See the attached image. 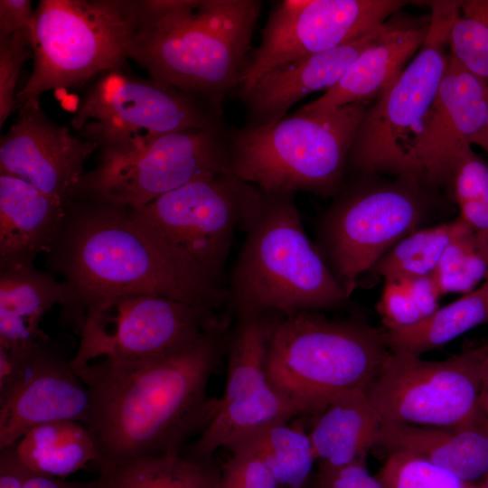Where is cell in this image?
<instances>
[{
    "label": "cell",
    "mask_w": 488,
    "mask_h": 488,
    "mask_svg": "<svg viewBox=\"0 0 488 488\" xmlns=\"http://www.w3.org/2000/svg\"><path fill=\"white\" fill-rule=\"evenodd\" d=\"M70 420L49 422L27 431L15 451L33 473L63 478L89 463H99L93 438L86 425Z\"/></svg>",
    "instance_id": "484cf974"
},
{
    "label": "cell",
    "mask_w": 488,
    "mask_h": 488,
    "mask_svg": "<svg viewBox=\"0 0 488 488\" xmlns=\"http://www.w3.org/2000/svg\"><path fill=\"white\" fill-rule=\"evenodd\" d=\"M309 488H386L366 467V462L328 467L318 465Z\"/></svg>",
    "instance_id": "74e56055"
},
{
    "label": "cell",
    "mask_w": 488,
    "mask_h": 488,
    "mask_svg": "<svg viewBox=\"0 0 488 488\" xmlns=\"http://www.w3.org/2000/svg\"><path fill=\"white\" fill-rule=\"evenodd\" d=\"M28 470L19 459L14 444L0 450V488H24Z\"/></svg>",
    "instance_id": "ab89813d"
},
{
    "label": "cell",
    "mask_w": 488,
    "mask_h": 488,
    "mask_svg": "<svg viewBox=\"0 0 488 488\" xmlns=\"http://www.w3.org/2000/svg\"><path fill=\"white\" fill-rule=\"evenodd\" d=\"M24 488H97L96 480L90 482H69L30 471Z\"/></svg>",
    "instance_id": "b9f144b4"
},
{
    "label": "cell",
    "mask_w": 488,
    "mask_h": 488,
    "mask_svg": "<svg viewBox=\"0 0 488 488\" xmlns=\"http://www.w3.org/2000/svg\"><path fill=\"white\" fill-rule=\"evenodd\" d=\"M484 282L486 283V286H487L486 300H487V305H488V274L486 276Z\"/></svg>",
    "instance_id": "7dc6e473"
},
{
    "label": "cell",
    "mask_w": 488,
    "mask_h": 488,
    "mask_svg": "<svg viewBox=\"0 0 488 488\" xmlns=\"http://www.w3.org/2000/svg\"><path fill=\"white\" fill-rule=\"evenodd\" d=\"M221 112L195 95L114 70L89 89L70 124L100 153L121 152L164 134L220 127Z\"/></svg>",
    "instance_id": "7c38bea8"
},
{
    "label": "cell",
    "mask_w": 488,
    "mask_h": 488,
    "mask_svg": "<svg viewBox=\"0 0 488 488\" xmlns=\"http://www.w3.org/2000/svg\"><path fill=\"white\" fill-rule=\"evenodd\" d=\"M448 49L462 66L488 82V0H459Z\"/></svg>",
    "instance_id": "d6a6232c"
},
{
    "label": "cell",
    "mask_w": 488,
    "mask_h": 488,
    "mask_svg": "<svg viewBox=\"0 0 488 488\" xmlns=\"http://www.w3.org/2000/svg\"><path fill=\"white\" fill-rule=\"evenodd\" d=\"M268 329V315H237L227 347L224 392L216 399L208 425L188 445L184 456L211 461L219 448L230 450L273 425L314 414L309 406L288 398L269 382L266 371Z\"/></svg>",
    "instance_id": "5bb4252c"
},
{
    "label": "cell",
    "mask_w": 488,
    "mask_h": 488,
    "mask_svg": "<svg viewBox=\"0 0 488 488\" xmlns=\"http://www.w3.org/2000/svg\"><path fill=\"white\" fill-rule=\"evenodd\" d=\"M378 309L387 330L407 327L423 319L406 279L385 282Z\"/></svg>",
    "instance_id": "8d00e7d4"
},
{
    "label": "cell",
    "mask_w": 488,
    "mask_h": 488,
    "mask_svg": "<svg viewBox=\"0 0 488 488\" xmlns=\"http://www.w3.org/2000/svg\"><path fill=\"white\" fill-rule=\"evenodd\" d=\"M34 14L29 0L0 1V39L30 29L33 32Z\"/></svg>",
    "instance_id": "f35d334b"
},
{
    "label": "cell",
    "mask_w": 488,
    "mask_h": 488,
    "mask_svg": "<svg viewBox=\"0 0 488 488\" xmlns=\"http://www.w3.org/2000/svg\"><path fill=\"white\" fill-rule=\"evenodd\" d=\"M479 412L488 423V389H482L479 398Z\"/></svg>",
    "instance_id": "ee69618b"
},
{
    "label": "cell",
    "mask_w": 488,
    "mask_h": 488,
    "mask_svg": "<svg viewBox=\"0 0 488 488\" xmlns=\"http://www.w3.org/2000/svg\"><path fill=\"white\" fill-rule=\"evenodd\" d=\"M465 226L456 217L451 221L418 229L389 249L372 269L385 282L430 276L446 247Z\"/></svg>",
    "instance_id": "f1b7e54d"
},
{
    "label": "cell",
    "mask_w": 488,
    "mask_h": 488,
    "mask_svg": "<svg viewBox=\"0 0 488 488\" xmlns=\"http://www.w3.org/2000/svg\"><path fill=\"white\" fill-rule=\"evenodd\" d=\"M228 173H232L230 138L222 126L191 128L121 152L100 153L97 167L84 174L73 196L136 210L192 181Z\"/></svg>",
    "instance_id": "30bf717a"
},
{
    "label": "cell",
    "mask_w": 488,
    "mask_h": 488,
    "mask_svg": "<svg viewBox=\"0 0 488 488\" xmlns=\"http://www.w3.org/2000/svg\"><path fill=\"white\" fill-rule=\"evenodd\" d=\"M482 389H488V367L483 377Z\"/></svg>",
    "instance_id": "f6af8a7d"
},
{
    "label": "cell",
    "mask_w": 488,
    "mask_h": 488,
    "mask_svg": "<svg viewBox=\"0 0 488 488\" xmlns=\"http://www.w3.org/2000/svg\"><path fill=\"white\" fill-rule=\"evenodd\" d=\"M377 445L425 458L468 482L488 474V423L481 415L461 427L383 423Z\"/></svg>",
    "instance_id": "cb8c5ba5"
},
{
    "label": "cell",
    "mask_w": 488,
    "mask_h": 488,
    "mask_svg": "<svg viewBox=\"0 0 488 488\" xmlns=\"http://www.w3.org/2000/svg\"><path fill=\"white\" fill-rule=\"evenodd\" d=\"M400 0H283L271 10L239 84L246 92L266 72L357 40L406 5Z\"/></svg>",
    "instance_id": "2e32d148"
},
{
    "label": "cell",
    "mask_w": 488,
    "mask_h": 488,
    "mask_svg": "<svg viewBox=\"0 0 488 488\" xmlns=\"http://www.w3.org/2000/svg\"><path fill=\"white\" fill-rule=\"evenodd\" d=\"M218 321L213 312L145 293L94 300L85 306L78 350L80 367L96 359L135 361L180 351Z\"/></svg>",
    "instance_id": "9a60e30c"
},
{
    "label": "cell",
    "mask_w": 488,
    "mask_h": 488,
    "mask_svg": "<svg viewBox=\"0 0 488 488\" xmlns=\"http://www.w3.org/2000/svg\"><path fill=\"white\" fill-rule=\"evenodd\" d=\"M384 23L346 44L275 68L244 93L248 125H263L286 116L307 95L333 87L356 57L382 31Z\"/></svg>",
    "instance_id": "44dd1931"
},
{
    "label": "cell",
    "mask_w": 488,
    "mask_h": 488,
    "mask_svg": "<svg viewBox=\"0 0 488 488\" xmlns=\"http://www.w3.org/2000/svg\"><path fill=\"white\" fill-rule=\"evenodd\" d=\"M70 360L49 337L33 346L23 380L0 402V450L42 424L70 420L88 425L89 392Z\"/></svg>",
    "instance_id": "d6986e66"
},
{
    "label": "cell",
    "mask_w": 488,
    "mask_h": 488,
    "mask_svg": "<svg viewBox=\"0 0 488 488\" xmlns=\"http://www.w3.org/2000/svg\"><path fill=\"white\" fill-rule=\"evenodd\" d=\"M434 191L412 174L365 182L343 192L324 212L316 247L348 297L389 249L423 228Z\"/></svg>",
    "instance_id": "9c48e42d"
},
{
    "label": "cell",
    "mask_w": 488,
    "mask_h": 488,
    "mask_svg": "<svg viewBox=\"0 0 488 488\" xmlns=\"http://www.w3.org/2000/svg\"><path fill=\"white\" fill-rule=\"evenodd\" d=\"M316 415L308 434L318 465L366 462L367 453L378 443L382 423L365 390L343 393Z\"/></svg>",
    "instance_id": "d4e9b609"
},
{
    "label": "cell",
    "mask_w": 488,
    "mask_h": 488,
    "mask_svg": "<svg viewBox=\"0 0 488 488\" xmlns=\"http://www.w3.org/2000/svg\"><path fill=\"white\" fill-rule=\"evenodd\" d=\"M474 145L480 146L488 155V114L484 127L479 136L474 140Z\"/></svg>",
    "instance_id": "7bdbcfd3"
},
{
    "label": "cell",
    "mask_w": 488,
    "mask_h": 488,
    "mask_svg": "<svg viewBox=\"0 0 488 488\" xmlns=\"http://www.w3.org/2000/svg\"><path fill=\"white\" fill-rule=\"evenodd\" d=\"M33 54V31L19 30L0 39V126L16 108L15 88L25 61Z\"/></svg>",
    "instance_id": "e575fe53"
},
{
    "label": "cell",
    "mask_w": 488,
    "mask_h": 488,
    "mask_svg": "<svg viewBox=\"0 0 488 488\" xmlns=\"http://www.w3.org/2000/svg\"><path fill=\"white\" fill-rule=\"evenodd\" d=\"M307 488H309V486Z\"/></svg>",
    "instance_id": "c3c4849f"
},
{
    "label": "cell",
    "mask_w": 488,
    "mask_h": 488,
    "mask_svg": "<svg viewBox=\"0 0 488 488\" xmlns=\"http://www.w3.org/2000/svg\"><path fill=\"white\" fill-rule=\"evenodd\" d=\"M488 274V247L467 227L452 239L432 274L441 295L468 294Z\"/></svg>",
    "instance_id": "1f68e13d"
},
{
    "label": "cell",
    "mask_w": 488,
    "mask_h": 488,
    "mask_svg": "<svg viewBox=\"0 0 488 488\" xmlns=\"http://www.w3.org/2000/svg\"><path fill=\"white\" fill-rule=\"evenodd\" d=\"M488 338L444 361L389 351L368 389L381 423L461 427L479 418Z\"/></svg>",
    "instance_id": "8fae6325"
},
{
    "label": "cell",
    "mask_w": 488,
    "mask_h": 488,
    "mask_svg": "<svg viewBox=\"0 0 488 488\" xmlns=\"http://www.w3.org/2000/svg\"><path fill=\"white\" fill-rule=\"evenodd\" d=\"M249 440L280 488L308 487L316 458L309 434L301 426L276 424Z\"/></svg>",
    "instance_id": "f546056e"
},
{
    "label": "cell",
    "mask_w": 488,
    "mask_h": 488,
    "mask_svg": "<svg viewBox=\"0 0 488 488\" xmlns=\"http://www.w3.org/2000/svg\"><path fill=\"white\" fill-rule=\"evenodd\" d=\"M376 477L386 488H479V483L403 451L389 452Z\"/></svg>",
    "instance_id": "836d02e7"
},
{
    "label": "cell",
    "mask_w": 488,
    "mask_h": 488,
    "mask_svg": "<svg viewBox=\"0 0 488 488\" xmlns=\"http://www.w3.org/2000/svg\"><path fill=\"white\" fill-rule=\"evenodd\" d=\"M479 488H488V474L485 476L483 482L479 483Z\"/></svg>",
    "instance_id": "bcb514c9"
},
{
    "label": "cell",
    "mask_w": 488,
    "mask_h": 488,
    "mask_svg": "<svg viewBox=\"0 0 488 488\" xmlns=\"http://www.w3.org/2000/svg\"><path fill=\"white\" fill-rule=\"evenodd\" d=\"M97 488H219L213 461L162 455L98 465Z\"/></svg>",
    "instance_id": "4316f807"
},
{
    "label": "cell",
    "mask_w": 488,
    "mask_h": 488,
    "mask_svg": "<svg viewBox=\"0 0 488 488\" xmlns=\"http://www.w3.org/2000/svg\"><path fill=\"white\" fill-rule=\"evenodd\" d=\"M142 1L42 0L34 14L33 69L16 108L51 89L119 70L141 26Z\"/></svg>",
    "instance_id": "52a82bcc"
},
{
    "label": "cell",
    "mask_w": 488,
    "mask_h": 488,
    "mask_svg": "<svg viewBox=\"0 0 488 488\" xmlns=\"http://www.w3.org/2000/svg\"><path fill=\"white\" fill-rule=\"evenodd\" d=\"M230 452L221 468L219 488H280L251 441L238 445Z\"/></svg>",
    "instance_id": "d590c367"
},
{
    "label": "cell",
    "mask_w": 488,
    "mask_h": 488,
    "mask_svg": "<svg viewBox=\"0 0 488 488\" xmlns=\"http://www.w3.org/2000/svg\"><path fill=\"white\" fill-rule=\"evenodd\" d=\"M429 24L430 14L411 16L400 11L396 13L384 23L380 33L356 57L340 80L297 112L319 114L375 99L420 50Z\"/></svg>",
    "instance_id": "ffe728a7"
},
{
    "label": "cell",
    "mask_w": 488,
    "mask_h": 488,
    "mask_svg": "<svg viewBox=\"0 0 488 488\" xmlns=\"http://www.w3.org/2000/svg\"><path fill=\"white\" fill-rule=\"evenodd\" d=\"M66 215V203L14 176L0 174V270L34 266L48 253Z\"/></svg>",
    "instance_id": "603a6c76"
},
{
    "label": "cell",
    "mask_w": 488,
    "mask_h": 488,
    "mask_svg": "<svg viewBox=\"0 0 488 488\" xmlns=\"http://www.w3.org/2000/svg\"><path fill=\"white\" fill-rule=\"evenodd\" d=\"M230 331L216 321L192 343L152 359L103 358L74 368L90 396L88 429L99 463L181 455L208 425L217 399L209 380L228 347Z\"/></svg>",
    "instance_id": "6da1fadb"
},
{
    "label": "cell",
    "mask_w": 488,
    "mask_h": 488,
    "mask_svg": "<svg viewBox=\"0 0 488 488\" xmlns=\"http://www.w3.org/2000/svg\"><path fill=\"white\" fill-rule=\"evenodd\" d=\"M448 193L458 207V217L488 247V162L472 147L456 160Z\"/></svg>",
    "instance_id": "4dcf8cb0"
},
{
    "label": "cell",
    "mask_w": 488,
    "mask_h": 488,
    "mask_svg": "<svg viewBox=\"0 0 488 488\" xmlns=\"http://www.w3.org/2000/svg\"><path fill=\"white\" fill-rule=\"evenodd\" d=\"M294 194L261 191L241 225L246 236L227 284L236 315L319 312L349 298L306 235Z\"/></svg>",
    "instance_id": "277c9868"
},
{
    "label": "cell",
    "mask_w": 488,
    "mask_h": 488,
    "mask_svg": "<svg viewBox=\"0 0 488 488\" xmlns=\"http://www.w3.org/2000/svg\"><path fill=\"white\" fill-rule=\"evenodd\" d=\"M260 193L232 173L211 174L128 211L137 224L224 281L236 228L241 227Z\"/></svg>",
    "instance_id": "4fadbf2b"
},
{
    "label": "cell",
    "mask_w": 488,
    "mask_h": 488,
    "mask_svg": "<svg viewBox=\"0 0 488 488\" xmlns=\"http://www.w3.org/2000/svg\"><path fill=\"white\" fill-rule=\"evenodd\" d=\"M19 109L17 120L1 137L0 174L20 178L67 203L98 145L49 119L39 99Z\"/></svg>",
    "instance_id": "e0dca14e"
},
{
    "label": "cell",
    "mask_w": 488,
    "mask_h": 488,
    "mask_svg": "<svg viewBox=\"0 0 488 488\" xmlns=\"http://www.w3.org/2000/svg\"><path fill=\"white\" fill-rule=\"evenodd\" d=\"M371 102L352 103L319 114L296 111L229 134L232 174L267 192L337 193Z\"/></svg>",
    "instance_id": "8992f818"
},
{
    "label": "cell",
    "mask_w": 488,
    "mask_h": 488,
    "mask_svg": "<svg viewBox=\"0 0 488 488\" xmlns=\"http://www.w3.org/2000/svg\"><path fill=\"white\" fill-rule=\"evenodd\" d=\"M459 1H433L426 40L404 70L367 108L348 163L363 176L414 175V156L448 59Z\"/></svg>",
    "instance_id": "ba28073f"
},
{
    "label": "cell",
    "mask_w": 488,
    "mask_h": 488,
    "mask_svg": "<svg viewBox=\"0 0 488 488\" xmlns=\"http://www.w3.org/2000/svg\"><path fill=\"white\" fill-rule=\"evenodd\" d=\"M48 265L74 292L84 317L97 299L145 293L214 312L227 285L137 224L127 208L90 197L66 203Z\"/></svg>",
    "instance_id": "7a4b0ae2"
},
{
    "label": "cell",
    "mask_w": 488,
    "mask_h": 488,
    "mask_svg": "<svg viewBox=\"0 0 488 488\" xmlns=\"http://www.w3.org/2000/svg\"><path fill=\"white\" fill-rule=\"evenodd\" d=\"M488 114V82L449 54L414 156V175L436 191L448 186L458 157L472 147Z\"/></svg>",
    "instance_id": "ac0fdd59"
},
{
    "label": "cell",
    "mask_w": 488,
    "mask_h": 488,
    "mask_svg": "<svg viewBox=\"0 0 488 488\" xmlns=\"http://www.w3.org/2000/svg\"><path fill=\"white\" fill-rule=\"evenodd\" d=\"M487 286L463 295L458 299L419 322L399 329H384L388 349L419 356L442 347L467 331L488 322Z\"/></svg>",
    "instance_id": "83f0119b"
},
{
    "label": "cell",
    "mask_w": 488,
    "mask_h": 488,
    "mask_svg": "<svg viewBox=\"0 0 488 488\" xmlns=\"http://www.w3.org/2000/svg\"><path fill=\"white\" fill-rule=\"evenodd\" d=\"M406 280L423 318L431 314L439 307L438 300L442 295L432 275Z\"/></svg>",
    "instance_id": "60d3db41"
},
{
    "label": "cell",
    "mask_w": 488,
    "mask_h": 488,
    "mask_svg": "<svg viewBox=\"0 0 488 488\" xmlns=\"http://www.w3.org/2000/svg\"><path fill=\"white\" fill-rule=\"evenodd\" d=\"M62 306L77 333L82 314L76 296L64 281L34 266L0 270V345L28 348L48 338L41 321L53 305Z\"/></svg>",
    "instance_id": "7402d4cb"
},
{
    "label": "cell",
    "mask_w": 488,
    "mask_h": 488,
    "mask_svg": "<svg viewBox=\"0 0 488 488\" xmlns=\"http://www.w3.org/2000/svg\"><path fill=\"white\" fill-rule=\"evenodd\" d=\"M269 316V382L314 414L337 396L366 390L389 352L384 329L302 311Z\"/></svg>",
    "instance_id": "5b68a950"
},
{
    "label": "cell",
    "mask_w": 488,
    "mask_h": 488,
    "mask_svg": "<svg viewBox=\"0 0 488 488\" xmlns=\"http://www.w3.org/2000/svg\"><path fill=\"white\" fill-rule=\"evenodd\" d=\"M142 5L130 58L152 80L221 106L239 87L261 2L153 0Z\"/></svg>",
    "instance_id": "3957f363"
}]
</instances>
